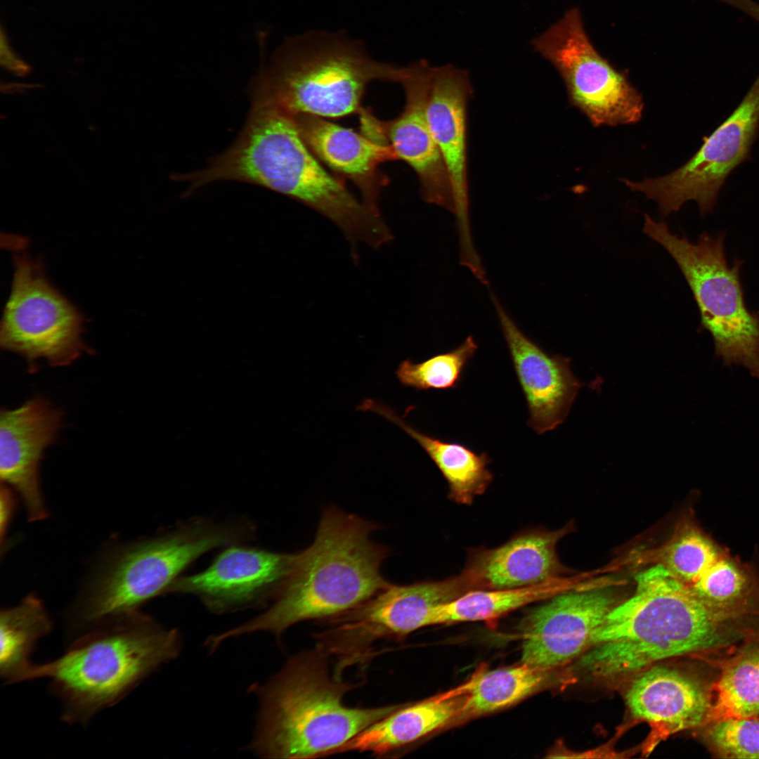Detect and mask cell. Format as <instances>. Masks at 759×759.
Segmentation results:
<instances>
[{
	"label": "cell",
	"mask_w": 759,
	"mask_h": 759,
	"mask_svg": "<svg viewBox=\"0 0 759 759\" xmlns=\"http://www.w3.org/2000/svg\"><path fill=\"white\" fill-rule=\"evenodd\" d=\"M52 622L34 595L0 613V675L6 684L30 680V656L37 641L50 632Z\"/></svg>",
	"instance_id": "27"
},
{
	"label": "cell",
	"mask_w": 759,
	"mask_h": 759,
	"mask_svg": "<svg viewBox=\"0 0 759 759\" xmlns=\"http://www.w3.org/2000/svg\"><path fill=\"white\" fill-rule=\"evenodd\" d=\"M726 552L697 526L692 516H687L660 549L657 558L658 564L673 577L690 585Z\"/></svg>",
	"instance_id": "29"
},
{
	"label": "cell",
	"mask_w": 759,
	"mask_h": 759,
	"mask_svg": "<svg viewBox=\"0 0 759 759\" xmlns=\"http://www.w3.org/2000/svg\"><path fill=\"white\" fill-rule=\"evenodd\" d=\"M375 413L397 424L416 441L434 462L449 488V498L458 504L470 505L485 493L493 476L488 465L491 459L467 446L425 434L408 424L396 411L375 399H365L358 408Z\"/></svg>",
	"instance_id": "23"
},
{
	"label": "cell",
	"mask_w": 759,
	"mask_h": 759,
	"mask_svg": "<svg viewBox=\"0 0 759 759\" xmlns=\"http://www.w3.org/2000/svg\"><path fill=\"white\" fill-rule=\"evenodd\" d=\"M570 528L524 531L499 547L472 551L465 568L480 590L519 588L557 579L563 570L557 544Z\"/></svg>",
	"instance_id": "21"
},
{
	"label": "cell",
	"mask_w": 759,
	"mask_h": 759,
	"mask_svg": "<svg viewBox=\"0 0 759 759\" xmlns=\"http://www.w3.org/2000/svg\"><path fill=\"white\" fill-rule=\"evenodd\" d=\"M104 623L59 658L33 668L31 680L50 679L66 722L88 721L180 651L177 630L164 628L138 611Z\"/></svg>",
	"instance_id": "6"
},
{
	"label": "cell",
	"mask_w": 759,
	"mask_h": 759,
	"mask_svg": "<svg viewBox=\"0 0 759 759\" xmlns=\"http://www.w3.org/2000/svg\"><path fill=\"white\" fill-rule=\"evenodd\" d=\"M550 61L566 87L569 103L595 126L637 122L644 103L624 72L602 57L590 41L580 12L569 10L531 42Z\"/></svg>",
	"instance_id": "10"
},
{
	"label": "cell",
	"mask_w": 759,
	"mask_h": 759,
	"mask_svg": "<svg viewBox=\"0 0 759 759\" xmlns=\"http://www.w3.org/2000/svg\"><path fill=\"white\" fill-rule=\"evenodd\" d=\"M293 554L235 543L226 547L201 572L179 576L167 593L196 596L210 610L227 612L274 599Z\"/></svg>",
	"instance_id": "14"
},
{
	"label": "cell",
	"mask_w": 759,
	"mask_h": 759,
	"mask_svg": "<svg viewBox=\"0 0 759 759\" xmlns=\"http://www.w3.org/2000/svg\"><path fill=\"white\" fill-rule=\"evenodd\" d=\"M698 729L715 757L759 759V716L720 719Z\"/></svg>",
	"instance_id": "31"
},
{
	"label": "cell",
	"mask_w": 759,
	"mask_h": 759,
	"mask_svg": "<svg viewBox=\"0 0 759 759\" xmlns=\"http://www.w3.org/2000/svg\"><path fill=\"white\" fill-rule=\"evenodd\" d=\"M643 231L680 267L711 335L715 356L725 365L745 366L759 379V314L746 306L740 281L741 261H727L723 235L702 233L696 243L673 233L663 221L644 214Z\"/></svg>",
	"instance_id": "8"
},
{
	"label": "cell",
	"mask_w": 759,
	"mask_h": 759,
	"mask_svg": "<svg viewBox=\"0 0 759 759\" xmlns=\"http://www.w3.org/2000/svg\"><path fill=\"white\" fill-rule=\"evenodd\" d=\"M292 118L301 138L316 158L335 176L351 181L360 191L361 200L379 212L381 192L389 181L380 166L398 159L391 146L325 118L311 115Z\"/></svg>",
	"instance_id": "20"
},
{
	"label": "cell",
	"mask_w": 759,
	"mask_h": 759,
	"mask_svg": "<svg viewBox=\"0 0 759 759\" xmlns=\"http://www.w3.org/2000/svg\"><path fill=\"white\" fill-rule=\"evenodd\" d=\"M556 671L521 662L512 666L477 673L465 684L467 701L450 725H458L519 702L550 685Z\"/></svg>",
	"instance_id": "25"
},
{
	"label": "cell",
	"mask_w": 759,
	"mask_h": 759,
	"mask_svg": "<svg viewBox=\"0 0 759 759\" xmlns=\"http://www.w3.org/2000/svg\"><path fill=\"white\" fill-rule=\"evenodd\" d=\"M562 583L554 579L538 584L505 589L475 590L440 606L435 625L491 621L535 602L560 592Z\"/></svg>",
	"instance_id": "28"
},
{
	"label": "cell",
	"mask_w": 759,
	"mask_h": 759,
	"mask_svg": "<svg viewBox=\"0 0 759 759\" xmlns=\"http://www.w3.org/2000/svg\"><path fill=\"white\" fill-rule=\"evenodd\" d=\"M14 273L0 328L2 349L34 366L67 365L91 349L82 339L84 318L47 279L41 261L25 253L13 257Z\"/></svg>",
	"instance_id": "9"
},
{
	"label": "cell",
	"mask_w": 759,
	"mask_h": 759,
	"mask_svg": "<svg viewBox=\"0 0 759 759\" xmlns=\"http://www.w3.org/2000/svg\"><path fill=\"white\" fill-rule=\"evenodd\" d=\"M432 67L424 60L408 65V75L401 84L406 96L403 110L391 120L378 121V125L384 141L416 174L423 200L454 214L450 176L426 115Z\"/></svg>",
	"instance_id": "16"
},
{
	"label": "cell",
	"mask_w": 759,
	"mask_h": 759,
	"mask_svg": "<svg viewBox=\"0 0 759 759\" xmlns=\"http://www.w3.org/2000/svg\"><path fill=\"white\" fill-rule=\"evenodd\" d=\"M253 534V526L247 521L195 518L126 547L113 555L91 584L82 602L81 618L104 623L138 612L145 602L166 594L200 557L242 543Z\"/></svg>",
	"instance_id": "7"
},
{
	"label": "cell",
	"mask_w": 759,
	"mask_h": 759,
	"mask_svg": "<svg viewBox=\"0 0 759 759\" xmlns=\"http://www.w3.org/2000/svg\"><path fill=\"white\" fill-rule=\"evenodd\" d=\"M377 528L337 508L325 510L313 543L293 554L271 607L218 634L217 641L258 631L279 636L297 623L333 618L378 594L390 583L380 570L388 550L370 539Z\"/></svg>",
	"instance_id": "2"
},
{
	"label": "cell",
	"mask_w": 759,
	"mask_h": 759,
	"mask_svg": "<svg viewBox=\"0 0 759 759\" xmlns=\"http://www.w3.org/2000/svg\"><path fill=\"white\" fill-rule=\"evenodd\" d=\"M704 660L718 670L706 723L759 716V629L725 652Z\"/></svg>",
	"instance_id": "24"
},
{
	"label": "cell",
	"mask_w": 759,
	"mask_h": 759,
	"mask_svg": "<svg viewBox=\"0 0 759 759\" xmlns=\"http://www.w3.org/2000/svg\"><path fill=\"white\" fill-rule=\"evenodd\" d=\"M688 586L718 616L744 620L759 616V578L753 568L728 552Z\"/></svg>",
	"instance_id": "26"
},
{
	"label": "cell",
	"mask_w": 759,
	"mask_h": 759,
	"mask_svg": "<svg viewBox=\"0 0 759 759\" xmlns=\"http://www.w3.org/2000/svg\"><path fill=\"white\" fill-rule=\"evenodd\" d=\"M223 170L230 181L265 187L314 209L353 246L377 249L393 238L380 212L327 171L301 138L293 118L277 109L259 108L248 117L226 152Z\"/></svg>",
	"instance_id": "3"
},
{
	"label": "cell",
	"mask_w": 759,
	"mask_h": 759,
	"mask_svg": "<svg viewBox=\"0 0 759 759\" xmlns=\"http://www.w3.org/2000/svg\"><path fill=\"white\" fill-rule=\"evenodd\" d=\"M478 345L472 335L458 347L421 362L403 361L396 370L400 383L418 391L457 388Z\"/></svg>",
	"instance_id": "30"
},
{
	"label": "cell",
	"mask_w": 759,
	"mask_h": 759,
	"mask_svg": "<svg viewBox=\"0 0 759 759\" xmlns=\"http://www.w3.org/2000/svg\"><path fill=\"white\" fill-rule=\"evenodd\" d=\"M14 507V500L7 485L1 484L0 498V528L3 538L8 528Z\"/></svg>",
	"instance_id": "32"
},
{
	"label": "cell",
	"mask_w": 759,
	"mask_h": 759,
	"mask_svg": "<svg viewBox=\"0 0 759 759\" xmlns=\"http://www.w3.org/2000/svg\"><path fill=\"white\" fill-rule=\"evenodd\" d=\"M408 67L377 60L343 31L309 30L284 39L250 84L252 103L287 115L339 118L361 114L367 86L401 82Z\"/></svg>",
	"instance_id": "5"
},
{
	"label": "cell",
	"mask_w": 759,
	"mask_h": 759,
	"mask_svg": "<svg viewBox=\"0 0 759 759\" xmlns=\"http://www.w3.org/2000/svg\"><path fill=\"white\" fill-rule=\"evenodd\" d=\"M321 645L290 659L259 692L251 748L265 758H314L340 746L403 704L353 708L343 702L353 685L330 673Z\"/></svg>",
	"instance_id": "4"
},
{
	"label": "cell",
	"mask_w": 759,
	"mask_h": 759,
	"mask_svg": "<svg viewBox=\"0 0 759 759\" xmlns=\"http://www.w3.org/2000/svg\"><path fill=\"white\" fill-rule=\"evenodd\" d=\"M467 699L465 685L401 708L379 720L336 750L370 753L376 756L398 753L446 725H450Z\"/></svg>",
	"instance_id": "22"
},
{
	"label": "cell",
	"mask_w": 759,
	"mask_h": 759,
	"mask_svg": "<svg viewBox=\"0 0 759 759\" xmlns=\"http://www.w3.org/2000/svg\"><path fill=\"white\" fill-rule=\"evenodd\" d=\"M759 131V74L732 114L709 136L699 150L672 173L641 182L623 179L632 191L658 203L666 216L694 200L702 215L711 212L728 176L749 157Z\"/></svg>",
	"instance_id": "12"
},
{
	"label": "cell",
	"mask_w": 759,
	"mask_h": 759,
	"mask_svg": "<svg viewBox=\"0 0 759 759\" xmlns=\"http://www.w3.org/2000/svg\"><path fill=\"white\" fill-rule=\"evenodd\" d=\"M473 93L467 70L450 64L432 66L426 115L446 165L453 192L460 254L474 256L469 227L467 174V117Z\"/></svg>",
	"instance_id": "15"
},
{
	"label": "cell",
	"mask_w": 759,
	"mask_h": 759,
	"mask_svg": "<svg viewBox=\"0 0 759 759\" xmlns=\"http://www.w3.org/2000/svg\"><path fill=\"white\" fill-rule=\"evenodd\" d=\"M629 680L625 693L629 712L654 731L670 735L699 729L708 721L714 680L659 663Z\"/></svg>",
	"instance_id": "19"
},
{
	"label": "cell",
	"mask_w": 759,
	"mask_h": 759,
	"mask_svg": "<svg viewBox=\"0 0 759 759\" xmlns=\"http://www.w3.org/2000/svg\"><path fill=\"white\" fill-rule=\"evenodd\" d=\"M478 588L465 568L441 580L389 584L359 606L333 618L331 627L320 635L321 642L340 658L341 666L349 665L360 660L378 640L403 637L435 625L440 606Z\"/></svg>",
	"instance_id": "11"
},
{
	"label": "cell",
	"mask_w": 759,
	"mask_h": 759,
	"mask_svg": "<svg viewBox=\"0 0 759 759\" xmlns=\"http://www.w3.org/2000/svg\"><path fill=\"white\" fill-rule=\"evenodd\" d=\"M63 412L37 396L0 415V475L21 497L30 521L47 517L39 467L44 452L56 442Z\"/></svg>",
	"instance_id": "18"
},
{
	"label": "cell",
	"mask_w": 759,
	"mask_h": 759,
	"mask_svg": "<svg viewBox=\"0 0 759 759\" xmlns=\"http://www.w3.org/2000/svg\"><path fill=\"white\" fill-rule=\"evenodd\" d=\"M618 603L607 588L560 592L547 599L521 622V662L557 670L576 661Z\"/></svg>",
	"instance_id": "13"
},
{
	"label": "cell",
	"mask_w": 759,
	"mask_h": 759,
	"mask_svg": "<svg viewBox=\"0 0 759 759\" xmlns=\"http://www.w3.org/2000/svg\"><path fill=\"white\" fill-rule=\"evenodd\" d=\"M490 297L526 401L527 425L538 434L553 430L567 416L580 387L569 360L545 351L519 328L492 291Z\"/></svg>",
	"instance_id": "17"
},
{
	"label": "cell",
	"mask_w": 759,
	"mask_h": 759,
	"mask_svg": "<svg viewBox=\"0 0 759 759\" xmlns=\"http://www.w3.org/2000/svg\"><path fill=\"white\" fill-rule=\"evenodd\" d=\"M635 580L634 595L595 630L573 674L600 682L630 680L668 659L721 654L756 630L749 619L713 614L660 564Z\"/></svg>",
	"instance_id": "1"
}]
</instances>
